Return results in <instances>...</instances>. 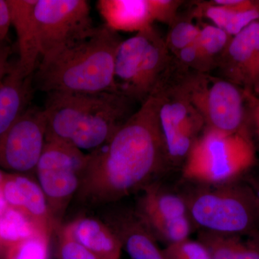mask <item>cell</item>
I'll use <instances>...</instances> for the list:
<instances>
[{
	"instance_id": "5bb4252c",
	"label": "cell",
	"mask_w": 259,
	"mask_h": 259,
	"mask_svg": "<svg viewBox=\"0 0 259 259\" xmlns=\"http://www.w3.org/2000/svg\"><path fill=\"white\" fill-rule=\"evenodd\" d=\"M217 67L225 79L239 88L251 89L259 69V21L231 37Z\"/></svg>"
},
{
	"instance_id": "83f0119b",
	"label": "cell",
	"mask_w": 259,
	"mask_h": 259,
	"mask_svg": "<svg viewBox=\"0 0 259 259\" xmlns=\"http://www.w3.org/2000/svg\"><path fill=\"white\" fill-rule=\"evenodd\" d=\"M183 1L149 0L153 20L171 25L178 17V10Z\"/></svg>"
},
{
	"instance_id": "d6986e66",
	"label": "cell",
	"mask_w": 259,
	"mask_h": 259,
	"mask_svg": "<svg viewBox=\"0 0 259 259\" xmlns=\"http://www.w3.org/2000/svg\"><path fill=\"white\" fill-rule=\"evenodd\" d=\"M33 76H24L13 66L0 83V137L28 108L32 93Z\"/></svg>"
},
{
	"instance_id": "484cf974",
	"label": "cell",
	"mask_w": 259,
	"mask_h": 259,
	"mask_svg": "<svg viewBox=\"0 0 259 259\" xmlns=\"http://www.w3.org/2000/svg\"><path fill=\"white\" fill-rule=\"evenodd\" d=\"M162 250L166 259H212L207 247L199 240L187 238L166 245Z\"/></svg>"
},
{
	"instance_id": "5b68a950",
	"label": "cell",
	"mask_w": 259,
	"mask_h": 259,
	"mask_svg": "<svg viewBox=\"0 0 259 259\" xmlns=\"http://www.w3.org/2000/svg\"><path fill=\"white\" fill-rule=\"evenodd\" d=\"M168 51L153 26L122 40L115 59L117 92L134 102L146 101L159 88L169 61Z\"/></svg>"
},
{
	"instance_id": "8992f818",
	"label": "cell",
	"mask_w": 259,
	"mask_h": 259,
	"mask_svg": "<svg viewBox=\"0 0 259 259\" xmlns=\"http://www.w3.org/2000/svg\"><path fill=\"white\" fill-rule=\"evenodd\" d=\"M178 86L202 116L205 127L231 134L248 127L243 88L199 72Z\"/></svg>"
},
{
	"instance_id": "d6a6232c",
	"label": "cell",
	"mask_w": 259,
	"mask_h": 259,
	"mask_svg": "<svg viewBox=\"0 0 259 259\" xmlns=\"http://www.w3.org/2000/svg\"><path fill=\"white\" fill-rule=\"evenodd\" d=\"M1 187V186H0ZM8 207V204L5 200L4 195H3V192H2L1 188H0V216L3 214V212L6 210Z\"/></svg>"
},
{
	"instance_id": "7c38bea8",
	"label": "cell",
	"mask_w": 259,
	"mask_h": 259,
	"mask_svg": "<svg viewBox=\"0 0 259 259\" xmlns=\"http://www.w3.org/2000/svg\"><path fill=\"white\" fill-rule=\"evenodd\" d=\"M134 102L118 92L105 93L100 103L75 131L70 143L81 151H93L101 147L134 113Z\"/></svg>"
},
{
	"instance_id": "7a4b0ae2",
	"label": "cell",
	"mask_w": 259,
	"mask_h": 259,
	"mask_svg": "<svg viewBox=\"0 0 259 259\" xmlns=\"http://www.w3.org/2000/svg\"><path fill=\"white\" fill-rule=\"evenodd\" d=\"M122 40L106 25L96 27L83 41L39 64L33 76L37 86L47 94L117 92L115 59Z\"/></svg>"
},
{
	"instance_id": "d590c367",
	"label": "cell",
	"mask_w": 259,
	"mask_h": 259,
	"mask_svg": "<svg viewBox=\"0 0 259 259\" xmlns=\"http://www.w3.org/2000/svg\"><path fill=\"white\" fill-rule=\"evenodd\" d=\"M5 46V44H2V45H0V50H1L2 49H3V47H4Z\"/></svg>"
},
{
	"instance_id": "30bf717a",
	"label": "cell",
	"mask_w": 259,
	"mask_h": 259,
	"mask_svg": "<svg viewBox=\"0 0 259 259\" xmlns=\"http://www.w3.org/2000/svg\"><path fill=\"white\" fill-rule=\"evenodd\" d=\"M47 131L44 108L28 107L0 137V166L18 173L35 172Z\"/></svg>"
},
{
	"instance_id": "8d00e7d4",
	"label": "cell",
	"mask_w": 259,
	"mask_h": 259,
	"mask_svg": "<svg viewBox=\"0 0 259 259\" xmlns=\"http://www.w3.org/2000/svg\"><path fill=\"white\" fill-rule=\"evenodd\" d=\"M258 79H259V69H258V76H257V80H256V81H258Z\"/></svg>"
},
{
	"instance_id": "7402d4cb",
	"label": "cell",
	"mask_w": 259,
	"mask_h": 259,
	"mask_svg": "<svg viewBox=\"0 0 259 259\" xmlns=\"http://www.w3.org/2000/svg\"><path fill=\"white\" fill-rule=\"evenodd\" d=\"M231 35L215 25L201 27L195 44L198 52L197 72L207 73L217 67L220 58L226 50Z\"/></svg>"
},
{
	"instance_id": "4fadbf2b",
	"label": "cell",
	"mask_w": 259,
	"mask_h": 259,
	"mask_svg": "<svg viewBox=\"0 0 259 259\" xmlns=\"http://www.w3.org/2000/svg\"><path fill=\"white\" fill-rule=\"evenodd\" d=\"M105 93H48L44 108L47 122L46 139L70 143L75 131L100 103Z\"/></svg>"
},
{
	"instance_id": "f1b7e54d",
	"label": "cell",
	"mask_w": 259,
	"mask_h": 259,
	"mask_svg": "<svg viewBox=\"0 0 259 259\" xmlns=\"http://www.w3.org/2000/svg\"><path fill=\"white\" fill-rule=\"evenodd\" d=\"M243 90L248 130L253 142L256 141L259 146V97L250 89Z\"/></svg>"
},
{
	"instance_id": "277c9868",
	"label": "cell",
	"mask_w": 259,
	"mask_h": 259,
	"mask_svg": "<svg viewBox=\"0 0 259 259\" xmlns=\"http://www.w3.org/2000/svg\"><path fill=\"white\" fill-rule=\"evenodd\" d=\"M197 188L184 196L193 226L220 234L259 237L258 202L245 181Z\"/></svg>"
},
{
	"instance_id": "3957f363",
	"label": "cell",
	"mask_w": 259,
	"mask_h": 259,
	"mask_svg": "<svg viewBox=\"0 0 259 259\" xmlns=\"http://www.w3.org/2000/svg\"><path fill=\"white\" fill-rule=\"evenodd\" d=\"M257 163L248 127L226 134L204 127L182 168L185 180L198 186H221L242 180Z\"/></svg>"
},
{
	"instance_id": "ba28073f",
	"label": "cell",
	"mask_w": 259,
	"mask_h": 259,
	"mask_svg": "<svg viewBox=\"0 0 259 259\" xmlns=\"http://www.w3.org/2000/svg\"><path fill=\"white\" fill-rule=\"evenodd\" d=\"M86 156L71 143L46 139L35 173L51 215L59 225L70 201L79 190Z\"/></svg>"
},
{
	"instance_id": "44dd1931",
	"label": "cell",
	"mask_w": 259,
	"mask_h": 259,
	"mask_svg": "<svg viewBox=\"0 0 259 259\" xmlns=\"http://www.w3.org/2000/svg\"><path fill=\"white\" fill-rule=\"evenodd\" d=\"M199 241L207 247L212 259H259V237L202 231Z\"/></svg>"
},
{
	"instance_id": "9a60e30c",
	"label": "cell",
	"mask_w": 259,
	"mask_h": 259,
	"mask_svg": "<svg viewBox=\"0 0 259 259\" xmlns=\"http://www.w3.org/2000/svg\"><path fill=\"white\" fill-rule=\"evenodd\" d=\"M0 188L9 207L23 212L49 236L59 229L38 182L19 174L6 175Z\"/></svg>"
},
{
	"instance_id": "e575fe53",
	"label": "cell",
	"mask_w": 259,
	"mask_h": 259,
	"mask_svg": "<svg viewBox=\"0 0 259 259\" xmlns=\"http://www.w3.org/2000/svg\"><path fill=\"white\" fill-rule=\"evenodd\" d=\"M5 177H6V175H5L3 171H0V186H1L3 182H4Z\"/></svg>"
},
{
	"instance_id": "4316f807",
	"label": "cell",
	"mask_w": 259,
	"mask_h": 259,
	"mask_svg": "<svg viewBox=\"0 0 259 259\" xmlns=\"http://www.w3.org/2000/svg\"><path fill=\"white\" fill-rule=\"evenodd\" d=\"M57 255L59 259H100L71 236L66 226L59 227Z\"/></svg>"
},
{
	"instance_id": "d4e9b609",
	"label": "cell",
	"mask_w": 259,
	"mask_h": 259,
	"mask_svg": "<svg viewBox=\"0 0 259 259\" xmlns=\"http://www.w3.org/2000/svg\"><path fill=\"white\" fill-rule=\"evenodd\" d=\"M49 238L32 237L8 248L7 259H49Z\"/></svg>"
},
{
	"instance_id": "f546056e",
	"label": "cell",
	"mask_w": 259,
	"mask_h": 259,
	"mask_svg": "<svg viewBox=\"0 0 259 259\" xmlns=\"http://www.w3.org/2000/svg\"><path fill=\"white\" fill-rule=\"evenodd\" d=\"M10 26L9 8L7 0H0V45L5 44Z\"/></svg>"
},
{
	"instance_id": "52a82bcc",
	"label": "cell",
	"mask_w": 259,
	"mask_h": 259,
	"mask_svg": "<svg viewBox=\"0 0 259 259\" xmlns=\"http://www.w3.org/2000/svg\"><path fill=\"white\" fill-rule=\"evenodd\" d=\"M40 64L90 37L95 31L90 3L85 0H37L35 9Z\"/></svg>"
},
{
	"instance_id": "e0dca14e",
	"label": "cell",
	"mask_w": 259,
	"mask_h": 259,
	"mask_svg": "<svg viewBox=\"0 0 259 259\" xmlns=\"http://www.w3.org/2000/svg\"><path fill=\"white\" fill-rule=\"evenodd\" d=\"M107 222L131 258L166 259L157 240L137 211H117L110 214Z\"/></svg>"
},
{
	"instance_id": "6da1fadb",
	"label": "cell",
	"mask_w": 259,
	"mask_h": 259,
	"mask_svg": "<svg viewBox=\"0 0 259 259\" xmlns=\"http://www.w3.org/2000/svg\"><path fill=\"white\" fill-rule=\"evenodd\" d=\"M158 92L143 102L108 141L86 156L77 197L89 205L115 202L151 183L167 161Z\"/></svg>"
},
{
	"instance_id": "1f68e13d",
	"label": "cell",
	"mask_w": 259,
	"mask_h": 259,
	"mask_svg": "<svg viewBox=\"0 0 259 259\" xmlns=\"http://www.w3.org/2000/svg\"><path fill=\"white\" fill-rule=\"evenodd\" d=\"M244 181L251 187L252 190H253V193L255 194L259 207V171L258 173L255 174V175L247 177Z\"/></svg>"
},
{
	"instance_id": "9c48e42d",
	"label": "cell",
	"mask_w": 259,
	"mask_h": 259,
	"mask_svg": "<svg viewBox=\"0 0 259 259\" xmlns=\"http://www.w3.org/2000/svg\"><path fill=\"white\" fill-rule=\"evenodd\" d=\"M158 92L161 97L158 117L167 161L184 164L205 127L203 119L178 85L168 93Z\"/></svg>"
},
{
	"instance_id": "8fae6325",
	"label": "cell",
	"mask_w": 259,
	"mask_h": 259,
	"mask_svg": "<svg viewBox=\"0 0 259 259\" xmlns=\"http://www.w3.org/2000/svg\"><path fill=\"white\" fill-rule=\"evenodd\" d=\"M142 191L137 212L157 241L168 245L189 238L193 224L184 196L163 190L156 183Z\"/></svg>"
},
{
	"instance_id": "836d02e7",
	"label": "cell",
	"mask_w": 259,
	"mask_h": 259,
	"mask_svg": "<svg viewBox=\"0 0 259 259\" xmlns=\"http://www.w3.org/2000/svg\"><path fill=\"white\" fill-rule=\"evenodd\" d=\"M250 90L259 97V79L258 81H255L254 84L253 85V87H252Z\"/></svg>"
},
{
	"instance_id": "4dcf8cb0",
	"label": "cell",
	"mask_w": 259,
	"mask_h": 259,
	"mask_svg": "<svg viewBox=\"0 0 259 259\" xmlns=\"http://www.w3.org/2000/svg\"><path fill=\"white\" fill-rule=\"evenodd\" d=\"M9 48L5 46L0 50V83L3 82L5 76L8 74L13 66H10L9 57Z\"/></svg>"
},
{
	"instance_id": "603a6c76",
	"label": "cell",
	"mask_w": 259,
	"mask_h": 259,
	"mask_svg": "<svg viewBox=\"0 0 259 259\" xmlns=\"http://www.w3.org/2000/svg\"><path fill=\"white\" fill-rule=\"evenodd\" d=\"M38 236H49L18 209L8 206L0 216V244L7 248Z\"/></svg>"
},
{
	"instance_id": "ac0fdd59",
	"label": "cell",
	"mask_w": 259,
	"mask_h": 259,
	"mask_svg": "<svg viewBox=\"0 0 259 259\" xmlns=\"http://www.w3.org/2000/svg\"><path fill=\"white\" fill-rule=\"evenodd\" d=\"M97 5L105 25L114 31L138 33L153 26L149 0H100Z\"/></svg>"
},
{
	"instance_id": "2e32d148",
	"label": "cell",
	"mask_w": 259,
	"mask_h": 259,
	"mask_svg": "<svg viewBox=\"0 0 259 259\" xmlns=\"http://www.w3.org/2000/svg\"><path fill=\"white\" fill-rule=\"evenodd\" d=\"M7 3L18 39L19 59L15 66L24 76H34L41 59L35 13L37 0H7Z\"/></svg>"
},
{
	"instance_id": "ffe728a7",
	"label": "cell",
	"mask_w": 259,
	"mask_h": 259,
	"mask_svg": "<svg viewBox=\"0 0 259 259\" xmlns=\"http://www.w3.org/2000/svg\"><path fill=\"white\" fill-rule=\"evenodd\" d=\"M66 227L76 241L99 258H120L122 244L107 223L84 217L75 220Z\"/></svg>"
},
{
	"instance_id": "cb8c5ba5",
	"label": "cell",
	"mask_w": 259,
	"mask_h": 259,
	"mask_svg": "<svg viewBox=\"0 0 259 259\" xmlns=\"http://www.w3.org/2000/svg\"><path fill=\"white\" fill-rule=\"evenodd\" d=\"M201 27L192 21V18L177 17L170 25V30L165 42L168 51L177 55L180 51L194 44L198 37Z\"/></svg>"
}]
</instances>
